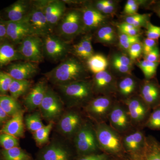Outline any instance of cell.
Here are the masks:
<instances>
[{"mask_svg":"<svg viewBox=\"0 0 160 160\" xmlns=\"http://www.w3.org/2000/svg\"><path fill=\"white\" fill-rule=\"evenodd\" d=\"M121 135L123 150L127 156L137 154L145 146L146 136L142 129L134 128Z\"/></svg>","mask_w":160,"mask_h":160,"instance_id":"2e32d148","label":"cell"},{"mask_svg":"<svg viewBox=\"0 0 160 160\" xmlns=\"http://www.w3.org/2000/svg\"><path fill=\"white\" fill-rule=\"evenodd\" d=\"M144 59L152 62L160 63V51L158 46L156 47L152 51L143 56Z\"/></svg>","mask_w":160,"mask_h":160,"instance_id":"681fc988","label":"cell"},{"mask_svg":"<svg viewBox=\"0 0 160 160\" xmlns=\"http://www.w3.org/2000/svg\"><path fill=\"white\" fill-rule=\"evenodd\" d=\"M140 81L132 75L118 79L116 98L124 101L138 94Z\"/></svg>","mask_w":160,"mask_h":160,"instance_id":"ac0fdd59","label":"cell"},{"mask_svg":"<svg viewBox=\"0 0 160 160\" xmlns=\"http://www.w3.org/2000/svg\"><path fill=\"white\" fill-rule=\"evenodd\" d=\"M118 40L120 48L127 51L132 44L141 42V36H132L119 32L118 35Z\"/></svg>","mask_w":160,"mask_h":160,"instance_id":"ab89813d","label":"cell"},{"mask_svg":"<svg viewBox=\"0 0 160 160\" xmlns=\"http://www.w3.org/2000/svg\"><path fill=\"white\" fill-rule=\"evenodd\" d=\"M128 51V55L132 61L135 62L138 59L143 55L142 42H138L132 44Z\"/></svg>","mask_w":160,"mask_h":160,"instance_id":"f6af8a7d","label":"cell"},{"mask_svg":"<svg viewBox=\"0 0 160 160\" xmlns=\"http://www.w3.org/2000/svg\"><path fill=\"white\" fill-rule=\"evenodd\" d=\"M44 12L49 26L53 30L66 12V3L64 1L48 0L36 1Z\"/></svg>","mask_w":160,"mask_h":160,"instance_id":"4fadbf2b","label":"cell"},{"mask_svg":"<svg viewBox=\"0 0 160 160\" xmlns=\"http://www.w3.org/2000/svg\"><path fill=\"white\" fill-rule=\"evenodd\" d=\"M41 116V114L38 112H35L26 116L25 118V123L27 129L35 132L43 127L44 125L42 122Z\"/></svg>","mask_w":160,"mask_h":160,"instance_id":"74e56055","label":"cell"},{"mask_svg":"<svg viewBox=\"0 0 160 160\" xmlns=\"http://www.w3.org/2000/svg\"><path fill=\"white\" fill-rule=\"evenodd\" d=\"M48 88L46 82H38L31 89L24 99V104L26 108L32 110L39 107Z\"/></svg>","mask_w":160,"mask_h":160,"instance_id":"cb8c5ba5","label":"cell"},{"mask_svg":"<svg viewBox=\"0 0 160 160\" xmlns=\"http://www.w3.org/2000/svg\"><path fill=\"white\" fill-rule=\"evenodd\" d=\"M74 160H112V157L103 152L76 157Z\"/></svg>","mask_w":160,"mask_h":160,"instance_id":"7dc6e473","label":"cell"},{"mask_svg":"<svg viewBox=\"0 0 160 160\" xmlns=\"http://www.w3.org/2000/svg\"><path fill=\"white\" fill-rule=\"evenodd\" d=\"M0 145L3 149H9L19 146L18 138L6 133H0Z\"/></svg>","mask_w":160,"mask_h":160,"instance_id":"b9f144b4","label":"cell"},{"mask_svg":"<svg viewBox=\"0 0 160 160\" xmlns=\"http://www.w3.org/2000/svg\"><path fill=\"white\" fill-rule=\"evenodd\" d=\"M121 102L127 108L133 128L143 129L151 113V109L138 94Z\"/></svg>","mask_w":160,"mask_h":160,"instance_id":"52a82bcc","label":"cell"},{"mask_svg":"<svg viewBox=\"0 0 160 160\" xmlns=\"http://www.w3.org/2000/svg\"><path fill=\"white\" fill-rule=\"evenodd\" d=\"M39 108L42 116L50 122L62 113L63 103L58 95L48 88Z\"/></svg>","mask_w":160,"mask_h":160,"instance_id":"9a60e30c","label":"cell"},{"mask_svg":"<svg viewBox=\"0 0 160 160\" xmlns=\"http://www.w3.org/2000/svg\"><path fill=\"white\" fill-rule=\"evenodd\" d=\"M144 127L153 130H160V106L152 110Z\"/></svg>","mask_w":160,"mask_h":160,"instance_id":"f35d334b","label":"cell"},{"mask_svg":"<svg viewBox=\"0 0 160 160\" xmlns=\"http://www.w3.org/2000/svg\"><path fill=\"white\" fill-rule=\"evenodd\" d=\"M145 35L147 38L155 40L160 38V26H155L149 22L146 27Z\"/></svg>","mask_w":160,"mask_h":160,"instance_id":"bcb514c9","label":"cell"},{"mask_svg":"<svg viewBox=\"0 0 160 160\" xmlns=\"http://www.w3.org/2000/svg\"><path fill=\"white\" fill-rule=\"evenodd\" d=\"M23 114L24 111L21 110L10 117L0 129V133L9 134L17 138L23 137L24 133Z\"/></svg>","mask_w":160,"mask_h":160,"instance_id":"484cf974","label":"cell"},{"mask_svg":"<svg viewBox=\"0 0 160 160\" xmlns=\"http://www.w3.org/2000/svg\"><path fill=\"white\" fill-rule=\"evenodd\" d=\"M80 10L82 12L85 32L98 29L106 25L109 19L107 16L98 11L92 5H86Z\"/></svg>","mask_w":160,"mask_h":160,"instance_id":"d6986e66","label":"cell"},{"mask_svg":"<svg viewBox=\"0 0 160 160\" xmlns=\"http://www.w3.org/2000/svg\"><path fill=\"white\" fill-rule=\"evenodd\" d=\"M150 2L151 1L148 2L146 1L128 0L124 7L123 13L126 16L136 14L141 5L146 6L147 8Z\"/></svg>","mask_w":160,"mask_h":160,"instance_id":"60d3db41","label":"cell"},{"mask_svg":"<svg viewBox=\"0 0 160 160\" xmlns=\"http://www.w3.org/2000/svg\"><path fill=\"white\" fill-rule=\"evenodd\" d=\"M77 157L102 152L100 150L94 126L84 122L74 136Z\"/></svg>","mask_w":160,"mask_h":160,"instance_id":"277c9868","label":"cell"},{"mask_svg":"<svg viewBox=\"0 0 160 160\" xmlns=\"http://www.w3.org/2000/svg\"><path fill=\"white\" fill-rule=\"evenodd\" d=\"M7 38L6 28L5 23L0 22V42Z\"/></svg>","mask_w":160,"mask_h":160,"instance_id":"11a10c76","label":"cell"},{"mask_svg":"<svg viewBox=\"0 0 160 160\" xmlns=\"http://www.w3.org/2000/svg\"><path fill=\"white\" fill-rule=\"evenodd\" d=\"M88 73L87 68L81 61L71 57L63 60L45 75L49 81L58 86L88 80Z\"/></svg>","mask_w":160,"mask_h":160,"instance_id":"6da1fadb","label":"cell"},{"mask_svg":"<svg viewBox=\"0 0 160 160\" xmlns=\"http://www.w3.org/2000/svg\"><path fill=\"white\" fill-rule=\"evenodd\" d=\"M109 65L108 59L101 54H93L86 62L87 68L93 74L105 71Z\"/></svg>","mask_w":160,"mask_h":160,"instance_id":"4dcf8cb0","label":"cell"},{"mask_svg":"<svg viewBox=\"0 0 160 160\" xmlns=\"http://www.w3.org/2000/svg\"><path fill=\"white\" fill-rule=\"evenodd\" d=\"M1 154L3 160H33L31 156L19 147L2 149Z\"/></svg>","mask_w":160,"mask_h":160,"instance_id":"836d02e7","label":"cell"},{"mask_svg":"<svg viewBox=\"0 0 160 160\" xmlns=\"http://www.w3.org/2000/svg\"><path fill=\"white\" fill-rule=\"evenodd\" d=\"M58 86L70 106H86L95 97L91 80H83Z\"/></svg>","mask_w":160,"mask_h":160,"instance_id":"3957f363","label":"cell"},{"mask_svg":"<svg viewBox=\"0 0 160 160\" xmlns=\"http://www.w3.org/2000/svg\"><path fill=\"white\" fill-rule=\"evenodd\" d=\"M53 126V121H50L46 126L34 132L33 138L38 145L41 146L48 142L49 136Z\"/></svg>","mask_w":160,"mask_h":160,"instance_id":"8d00e7d4","label":"cell"},{"mask_svg":"<svg viewBox=\"0 0 160 160\" xmlns=\"http://www.w3.org/2000/svg\"><path fill=\"white\" fill-rule=\"evenodd\" d=\"M138 95L152 110L160 106V85L156 78L140 81Z\"/></svg>","mask_w":160,"mask_h":160,"instance_id":"7c38bea8","label":"cell"},{"mask_svg":"<svg viewBox=\"0 0 160 160\" xmlns=\"http://www.w3.org/2000/svg\"><path fill=\"white\" fill-rule=\"evenodd\" d=\"M43 38L44 53L47 57L53 61L65 58L69 49L67 42L52 33Z\"/></svg>","mask_w":160,"mask_h":160,"instance_id":"5bb4252c","label":"cell"},{"mask_svg":"<svg viewBox=\"0 0 160 160\" xmlns=\"http://www.w3.org/2000/svg\"><path fill=\"white\" fill-rule=\"evenodd\" d=\"M112 160H131L127 156L122 157L112 158Z\"/></svg>","mask_w":160,"mask_h":160,"instance_id":"9f6ffc18","label":"cell"},{"mask_svg":"<svg viewBox=\"0 0 160 160\" xmlns=\"http://www.w3.org/2000/svg\"><path fill=\"white\" fill-rule=\"evenodd\" d=\"M59 37L69 40L85 32L82 13L80 9H71L66 11L58 24Z\"/></svg>","mask_w":160,"mask_h":160,"instance_id":"5b68a950","label":"cell"},{"mask_svg":"<svg viewBox=\"0 0 160 160\" xmlns=\"http://www.w3.org/2000/svg\"><path fill=\"white\" fill-rule=\"evenodd\" d=\"M95 131L102 152L112 158L122 157L126 155L122 145V135L107 123L95 124Z\"/></svg>","mask_w":160,"mask_h":160,"instance_id":"7a4b0ae2","label":"cell"},{"mask_svg":"<svg viewBox=\"0 0 160 160\" xmlns=\"http://www.w3.org/2000/svg\"><path fill=\"white\" fill-rule=\"evenodd\" d=\"M92 36L87 35L82 38L78 43L72 47L73 53L78 58L87 60L94 54L93 47L92 45Z\"/></svg>","mask_w":160,"mask_h":160,"instance_id":"83f0119b","label":"cell"},{"mask_svg":"<svg viewBox=\"0 0 160 160\" xmlns=\"http://www.w3.org/2000/svg\"><path fill=\"white\" fill-rule=\"evenodd\" d=\"M18 50L24 59L31 62L37 63L44 59L43 41L37 35L27 37L19 43Z\"/></svg>","mask_w":160,"mask_h":160,"instance_id":"9c48e42d","label":"cell"},{"mask_svg":"<svg viewBox=\"0 0 160 160\" xmlns=\"http://www.w3.org/2000/svg\"><path fill=\"white\" fill-rule=\"evenodd\" d=\"M108 122L109 126L121 135L134 129L126 106L118 100H116L110 112Z\"/></svg>","mask_w":160,"mask_h":160,"instance_id":"ba28073f","label":"cell"},{"mask_svg":"<svg viewBox=\"0 0 160 160\" xmlns=\"http://www.w3.org/2000/svg\"><path fill=\"white\" fill-rule=\"evenodd\" d=\"M110 64L113 70L118 74L123 77L132 75L133 62L130 59L128 55L116 52L112 55Z\"/></svg>","mask_w":160,"mask_h":160,"instance_id":"d4e9b609","label":"cell"},{"mask_svg":"<svg viewBox=\"0 0 160 160\" xmlns=\"http://www.w3.org/2000/svg\"><path fill=\"white\" fill-rule=\"evenodd\" d=\"M13 79L7 72L0 71V95H6Z\"/></svg>","mask_w":160,"mask_h":160,"instance_id":"7bdbcfd3","label":"cell"},{"mask_svg":"<svg viewBox=\"0 0 160 160\" xmlns=\"http://www.w3.org/2000/svg\"><path fill=\"white\" fill-rule=\"evenodd\" d=\"M117 81V78L107 70L93 75L91 82L95 96H109L116 98Z\"/></svg>","mask_w":160,"mask_h":160,"instance_id":"30bf717a","label":"cell"},{"mask_svg":"<svg viewBox=\"0 0 160 160\" xmlns=\"http://www.w3.org/2000/svg\"><path fill=\"white\" fill-rule=\"evenodd\" d=\"M31 83L29 80L13 79L9 89L10 96L17 100L20 97L28 91L31 86Z\"/></svg>","mask_w":160,"mask_h":160,"instance_id":"d6a6232c","label":"cell"},{"mask_svg":"<svg viewBox=\"0 0 160 160\" xmlns=\"http://www.w3.org/2000/svg\"><path fill=\"white\" fill-rule=\"evenodd\" d=\"M147 8L152 10L160 18V1H151Z\"/></svg>","mask_w":160,"mask_h":160,"instance_id":"f907efd6","label":"cell"},{"mask_svg":"<svg viewBox=\"0 0 160 160\" xmlns=\"http://www.w3.org/2000/svg\"><path fill=\"white\" fill-rule=\"evenodd\" d=\"M0 160H1V158H0Z\"/></svg>","mask_w":160,"mask_h":160,"instance_id":"6f0895ef","label":"cell"},{"mask_svg":"<svg viewBox=\"0 0 160 160\" xmlns=\"http://www.w3.org/2000/svg\"><path fill=\"white\" fill-rule=\"evenodd\" d=\"M32 5L28 1L20 0L16 2L6 9L8 21L19 22L22 21L29 13Z\"/></svg>","mask_w":160,"mask_h":160,"instance_id":"4316f807","label":"cell"},{"mask_svg":"<svg viewBox=\"0 0 160 160\" xmlns=\"http://www.w3.org/2000/svg\"><path fill=\"white\" fill-rule=\"evenodd\" d=\"M84 122L78 112L71 111L66 112L62 117L58 127L63 134L67 136L74 137Z\"/></svg>","mask_w":160,"mask_h":160,"instance_id":"44dd1931","label":"cell"},{"mask_svg":"<svg viewBox=\"0 0 160 160\" xmlns=\"http://www.w3.org/2000/svg\"><path fill=\"white\" fill-rule=\"evenodd\" d=\"M117 7L118 4L112 5V6H106L102 11V13L107 16L112 15L115 13L117 10Z\"/></svg>","mask_w":160,"mask_h":160,"instance_id":"816d5d0a","label":"cell"},{"mask_svg":"<svg viewBox=\"0 0 160 160\" xmlns=\"http://www.w3.org/2000/svg\"><path fill=\"white\" fill-rule=\"evenodd\" d=\"M24 20L32 28L36 35L40 37L43 38L51 34L53 31L47 22L42 9L36 2H33Z\"/></svg>","mask_w":160,"mask_h":160,"instance_id":"8fae6325","label":"cell"},{"mask_svg":"<svg viewBox=\"0 0 160 160\" xmlns=\"http://www.w3.org/2000/svg\"><path fill=\"white\" fill-rule=\"evenodd\" d=\"M160 63L152 62L146 60H138L136 65L142 72L145 79L150 80L155 78L157 71Z\"/></svg>","mask_w":160,"mask_h":160,"instance_id":"d590c367","label":"cell"},{"mask_svg":"<svg viewBox=\"0 0 160 160\" xmlns=\"http://www.w3.org/2000/svg\"><path fill=\"white\" fill-rule=\"evenodd\" d=\"M10 117L0 107V126H3L9 119Z\"/></svg>","mask_w":160,"mask_h":160,"instance_id":"db71d44e","label":"cell"},{"mask_svg":"<svg viewBox=\"0 0 160 160\" xmlns=\"http://www.w3.org/2000/svg\"><path fill=\"white\" fill-rule=\"evenodd\" d=\"M143 55H146L158 46V41L146 38L143 40Z\"/></svg>","mask_w":160,"mask_h":160,"instance_id":"c3c4849f","label":"cell"},{"mask_svg":"<svg viewBox=\"0 0 160 160\" xmlns=\"http://www.w3.org/2000/svg\"><path fill=\"white\" fill-rule=\"evenodd\" d=\"M0 107L10 117L22 110L17 100L6 95H0Z\"/></svg>","mask_w":160,"mask_h":160,"instance_id":"1f68e13d","label":"cell"},{"mask_svg":"<svg viewBox=\"0 0 160 160\" xmlns=\"http://www.w3.org/2000/svg\"><path fill=\"white\" fill-rule=\"evenodd\" d=\"M127 157L131 160H160V143L152 136H146L142 150L134 155Z\"/></svg>","mask_w":160,"mask_h":160,"instance_id":"603a6c76","label":"cell"},{"mask_svg":"<svg viewBox=\"0 0 160 160\" xmlns=\"http://www.w3.org/2000/svg\"><path fill=\"white\" fill-rule=\"evenodd\" d=\"M92 6L100 12H102L106 6V0L97 1L93 2Z\"/></svg>","mask_w":160,"mask_h":160,"instance_id":"f5cc1de1","label":"cell"},{"mask_svg":"<svg viewBox=\"0 0 160 160\" xmlns=\"http://www.w3.org/2000/svg\"><path fill=\"white\" fill-rule=\"evenodd\" d=\"M7 38L16 44H19L24 38L29 36L36 35L34 31L25 20L19 22H5Z\"/></svg>","mask_w":160,"mask_h":160,"instance_id":"e0dca14e","label":"cell"},{"mask_svg":"<svg viewBox=\"0 0 160 160\" xmlns=\"http://www.w3.org/2000/svg\"><path fill=\"white\" fill-rule=\"evenodd\" d=\"M152 13L139 14L136 13L131 15H126L124 18V22L130 24L136 28H146L148 23L150 22Z\"/></svg>","mask_w":160,"mask_h":160,"instance_id":"e575fe53","label":"cell"},{"mask_svg":"<svg viewBox=\"0 0 160 160\" xmlns=\"http://www.w3.org/2000/svg\"><path fill=\"white\" fill-rule=\"evenodd\" d=\"M117 27L121 33L132 36H141V29L136 28L134 26L125 22L119 23L118 24Z\"/></svg>","mask_w":160,"mask_h":160,"instance_id":"ee69618b","label":"cell"},{"mask_svg":"<svg viewBox=\"0 0 160 160\" xmlns=\"http://www.w3.org/2000/svg\"><path fill=\"white\" fill-rule=\"evenodd\" d=\"M38 70L36 63L26 61L11 64L8 67L7 72L13 79L25 80L34 76Z\"/></svg>","mask_w":160,"mask_h":160,"instance_id":"7402d4cb","label":"cell"},{"mask_svg":"<svg viewBox=\"0 0 160 160\" xmlns=\"http://www.w3.org/2000/svg\"><path fill=\"white\" fill-rule=\"evenodd\" d=\"M116 100L109 96H95L85 106V111L95 124L107 123L110 112Z\"/></svg>","mask_w":160,"mask_h":160,"instance_id":"8992f818","label":"cell"},{"mask_svg":"<svg viewBox=\"0 0 160 160\" xmlns=\"http://www.w3.org/2000/svg\"><path fill=\"white\" fill-rule=\"evenodd\" d=\"M22 59H24L22 55L11 44L5 43L0 45V67Z\"/></svg>","mask_w":160,"mask_h":160,"instance_id":"f1b7e54d","label":"cell"},{"mask_svg":"<svg viewBox=\"0 0 160 160\" xmlns=\"http://www.w3.org/2000/svg\"><path fill=\"white\" fill-rule=\"evenodd\" d=\"M95 36L97 41L105 45L115 44L118 38L114 27L107 24L98 28Z\"/></svg>","mask_w":160,"mask_h":160,"instance_id":"f546056e","label":"cell"},{"mask_svg":"<svg viewBox=\"0 0 160 160\" xmlns=\"http://www.w3.org/2000/svg\"><path fill=\"white\" fill-rule=\"evenodd\" d=\"M76 157L67 147L54 143L40 152L37 160H74Z\"/></svg>","mask_w":160,"mask_h":160,"instance_id":"ffe728a7","label":"cell"}]
</instances>
